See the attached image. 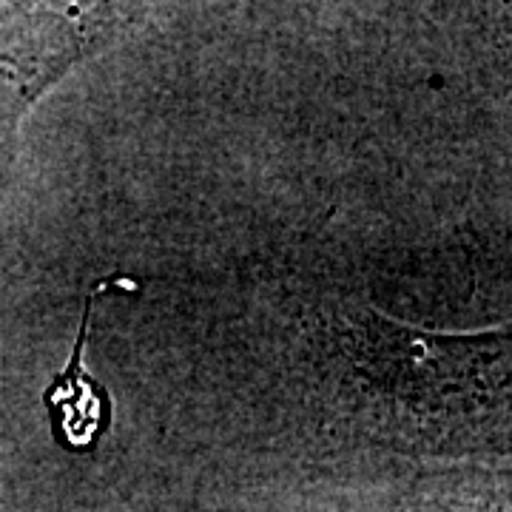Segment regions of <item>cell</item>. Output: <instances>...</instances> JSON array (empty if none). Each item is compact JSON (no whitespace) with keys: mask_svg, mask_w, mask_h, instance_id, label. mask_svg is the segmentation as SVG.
<instances>
[{"mask_svg":"<svg viewBox=\"0 0 512 512\" xmlns=\"http://www.w3.org/2000/svg\"><path fill=\"white\" fill-rule=\"evenodd\" d=\"M151 12L143 3H15L0 12V180L37 100L74 66L146 26Z\"/></svg>","mask_w":512,"mask_h":512,"instance_id":"obj_1","label":"cell"},{"mask_svg":"<svg viewBox=\"0 0 512 512\" xmlns=\"http://www.w3.org/2000/svg\"><path fill=\"white\" fill-rule=\"evenodd\" d=\"M123 279H100L83 299V313L77 325L72 356L43 393V407L49 413L52 436L66 453H92L111 427V396L106 384L97 382L86 365L89 336H92L94 305L103 293L120 288Z\"/></svg>","mask_w":512,"mask_h":512,"instance_id":"obj_2","label":"cell"}]
</instances>
